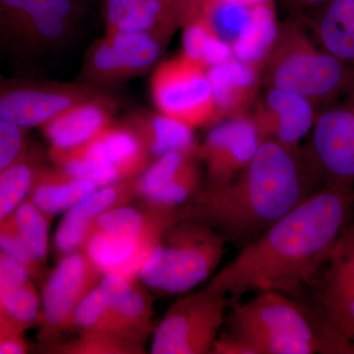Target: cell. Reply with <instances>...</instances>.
I'll list each match as a JSON object with an SVG mask.
<instances>
[{"label":"cell","instance_id":"25","mask_svg":"<svg viewBox=\"0 0 354 354\" xmlns=\"http://www.w3.org/2000/svg\"><path fill=\"white\" fill-rule=\"evenodd\" d=\"M97 188L95 184L72 176L59 167L44 165L37 176L29 199L53 218L69 211Z\"/></svg>","mask_w":354,"mask_h":354},{"label":"cell","instance_id":"22","mask_svg":"<svg viewBox=\"0 0 354 354\" xmlns=\"http://www.w3.org/2000/svg\"><path fill=\"white\" fill-rule=\"evenodd\" d=\"M122 122L136 133L152 160L171 152H196L194 129L160 111L134 109Z\"/></svg>","mask_w":354,"mask_h":354},{"label":"cell","instance_id":"44","mask_svg":"<svg viewBox=\"0 0 354 354\" xmlns=\"http://www.w3.org/2000/svg\"><path fill=\"white\" fill-rule=\"evenodd\" d=\"M267 1H269V0H209V1L207 2L206 6H205L204 9H203L202 14L203 12H204L205 9H206L207 7H208L209 6H211V4L234 3L251 7L254 6H257V4L263 3V2Z\"/></svg>","mask_w":354,"mask_h":354},{"label":"cell","instance_id":"40","mask_svg":"<svg viewBox=\"0 0 354 354\" xmlns=\"http://www.w3.org/2000/svg\"><path fill=\"white\" fill-rule=\"evenodd\" d=\"M208 1L209 0H181L176 10L177 27H185L186 25L198 19Z\"/></svg>","mask_w":354,"mask_h":354},{"label":"cell","instance_id":"21","mask_svg":"<svg viewBox=\"0 0 354 354\" xmlns=\"http://www.w3.org/2000/svg\"><path fill=\"white\" fill-rule=\"evenodd\" d=\"M158 241L93 228L92 234L81 251L97 266L102 274H120L136 279L142 266Z\"/></svg>","mask_w":354,"mask_h":354},{"label":"cell","instance_id":"32","mask_svg":"<svg viewBox=\"0 0 354 354\" xmlns=\"http://www.w3.org/2000/svg\"><path fill=\"white\" fill-rule=\"evenodd\" d=\"M0 307L21 330L41 321V299L32 281L0 295Z\"/></svg>","mask_w":354,"mask_h":354},{"label":"cell","instance_id":"17","mask_svg":"<svg viewBox=\"0 0 354 354\" xmlns=\"http://www.w3.org/2000/svg\"><path fill=\"white\" fill-rule=\"evenodd\" d=\"M59 153L69 160L116 172L121 180L136 178L153 160L136 133L124 122H113L84 145Z\"/></svg>","mask_w":354,"mask_h":354},{"label":"cell","instance_id":"37","mask_svg":"<svg viewBox=\"0 0 354 354\" xmlns=\"http://www.w3.org/2000/svg\"><path fill=\"white\" fill-rule=\"evenodd\" d=\"M28 129L0 118V172L18 160L29 148Z\"/></svg>","mask_w":354,"mask_h":354},{"label":"cell","instance_id":"12","mask_svg":"<svg viewBox=\"0 0 354 354\" xmlns=\"http://www.w3.org/2000/svg\"><path fill=\"white\" fill-rule=\"evenodd\" d=\"M102 272L82 251L67 254L46 279L41 295V341L74 327V314L91 290L99 285ZM48 344V346H50Z\"/></svg>","mask_w":354,"mask_h":354},{"label":"cell","instance_id":"43","mask_svg":"<svg viewBox=\"0 0 354 354\" xmlns=\"http://www.w3.org/2000/svg\"><path fill=\"white\" fill-rule=\"evenodd\" d=\"M327 1L328 0H281V3L290 11V13H304V10L312 11Z\"/></svg>","mask_w":354,"mask_h":354},{"label":"cell","instance_id":"27","mask_svg":"<svg viewBox=\"0 0 354 354\" xmlns=\"http://www.w3.org/2000/svg\"><path fill=\"white\" fill-rule=\"evenodd\" d=\"M44 165L41 153L29 146L16 162L0 172V225L29 198Z\"/></svg>","mask_w":354,"mask_h":354},{"label":"cell","instance_id":"14","mask_svg":"<svg viewBox=\"0 0 354 354\" xmlns=\"http://www.w3.org/2000/svg\"><path fill=\"white\" fill-rule=\"evenodd\" d=\"M196 152H171L153 158L135 178L142 201L167 209L185 206L203 187Z\"/></svg>","mask_w":354,"mask_h":354},{"label":"cell","instance_id":"10","mask_svg":"<svg viewBox=\"0 0 354 354\" xmlns=\"http://www.w3.org/2000/svg\"><path fill=\"white\" fill-rule=\"evenodd\" d=\"M169 39L158 29L106 32L86 51L77 81L104 91L142 75L158 64Z\"/></svg>","mask_w":354,"mask_h":354},{"label":"cell","instance_id":"4","mask_svg":"<svg viewBox=\"0 0 354 354\" xmlns=\"http://www.w3.org/2000/svg\"><path fill=\"white\" fill-rule=\"evenodd\" d=\"M260 81L262 87L295 93L323 109L353 85L354 72L318 44L306 14L295 12L279 23Z\"/></svg>","mask_w":354,"mask_h":354},{"label":"cell","instance_id":"24","mask_svg":"<svg viewBox=\"0 0 354 354\" xmlns=\"http://www.w3.org/2000/svg\"><path fill=\"white\" fill-rule=\"evenodd\" d=\"M179 218H183L180 209H160L143 202L141 207L128 204L102 214L95 218L94 228L114 234L160 241L165 230Z\"/></svg>","mask_w":354,"mask_h":354},{"label":"cell","instance_id":"33","mask_svg":"<svg viewBox=\"0 0 354 354\" xmlns=\"http://www.w3.org/2000/svg\"><path fill=\"white\" fill-rule=\"evenodd\" d=\"M73 326L80 332L104 333L120 337L108 299L99 285L79 305L74 314Z\"/></svg>","mask_w":354,"mask_h":354},{"label":"cell","instance_id":"36","mask_svg":"<svg viewBox=\"0 0 354 354\" xmlns=\"http://www.w3.org/2000/svg\"><path fill=\"white\" fill-rule=\"evenodd\" d=\"M216 36H218V32L208 16H201L183 27V51L181 53L205 66V53H206L212 39Z\"/></svg>","mask_w":354,"mask_h":354},{"label":"cell","instance_id":"28","mask_svg":"<svg viewBox=\"0 0 354 354\" xmlns=\"http://www.w3.org/2000/svg\"><path fill=\"white\" fill-rule=\"evenodd\" d=\"M106 32H143L157 29L162 0H104Z\"/></svg>","mask_w":354,"mask_h":354},{"label":"cell","instance_id":"1","mask_svg":"<svg viewBox=\"0 0 354 354\" xmlns=\"http://www.w3.org/2000/svg\"><path fill=\"white\" fill-rule=\"evenodd\" d=\"M353 209V188L316 191L242 247L207 286L232 301L263 291L300 298L329 260Z\"/></svg>","mask_w":354,"mask_h":354},{"label":"cell","instance_id":"16","mask_svg":"<svg viewBox=\"0 0 354 354\" xmlns=\"http://www.w3.org/2000/svg\"><path fill=\"white\" fill-rule=\"evenodd\" d=\"M316 106L306 97L276 88H265L249 113L262 141L297 150L311 132Z\"/></svg>","mask_w":354,"mask_h":354},{"label":"cell","instance_id":"20","mask_svg":"<svg viewBox=\"0 0 354 354\" xmlns=\"http://www.w3.org/2000/svg\"><path fill=\"white\" fill-rule=\"evenodd\" d=\"M207 73L223 120L249 115L259 99L260 70L234 57Z\"/></svg>","mask_w":354,"mask_h":354},{"label":"cell","instance_id":"8","mask_svg":"<svg viewBox=\"0 0 354 354\" xmlns=\"http://www.w3.org/2000/svg\"><path fill=\"white\" fill-rule=\"evenodd\" d=\"M207 70L181 53L158 64L150 81L156 109L193 129L223 121Z\"/></svg>","mask_w":354,"mask_h":354},{"label":"cell","instance_id":"30","mask_svg":"<svg viewBox=\"0 0 354 354\" xmlns=\"http://www.w3.org/2000/svg\"><path fill=\"white\" fill-rule=\"evenodd\" d=\"M46 351L62 354H140L143 344L118 335L97 332H81L76 339L50 344Z\"/></svg>","mask_w":354,"mask_h":354},{"label":"cell","instance_id":"26","mask_svg":"<svg viewBox=\"0 0 354 354\" xmlns=\"http://www.w3.org/2000/svg\"><path fill=\"white\" fill-rule=\"evenodd\" d=\"M278 31L274 0L254 6L245 26L232 44L234 57L261 71Z\"/></svg>","mask_w":354,"mask_h":354},{"label":"cell","instance_id":"45","mask_svg":"<svg viewBox=\"0 0 354 354\" xmlns=\"http://www.w3.org/2000/svg\"><path fill=\"white\" fill-rule=\"evenodd\" d=\"M353 191H354V188H353Z\"/></svg>","mask_w":354,"mask_h":354},{"label":"cell","instance_id":"31","mask_svg":"<svg viewBox=\"0 0 354 354\" xmlns=\"http://www.w3.org/2000/svg\"><path fill=\"white\" fill-rule=\"evenodd\" d=\"M139 199L135 178L97 188L66 213L95 221L102 214Z\"/></svg>","mask_w":354,"mask_h":354},{"label":"cell","instance_id":"5","mask_svg":"<svg viewBox=\"0 0 354 354\" xmlns=\"http://www.w3.org/2000/svg\"><path fill=\"white\" fill-rule=\"evenodd\" d=\"M87 0H0V55L20 68L59 57L78 41Z\"/></svg>","mask_w":354,"mask_h":354},{"label":"cell","instance_id":"29","mask_svg":"<svg viewBox=\"0 0 354 354\" xmlns=\"http://www.w3.org/2000/svg\"><path fill=\"white\" fill-rule=\"evenodd\" d=\"M11 218L32 258L44 267L48 252L50 216L28 198L16 209Z\"/></svg>","mask_w":354,"mask_h":354},{"label":"cell","instance_id":"39","mask_svg":"<svg viewBox=\"0 0 354 354\" xmlns=\"http://www.w3.org/2000/svg\"><path fill=\"white\" fill-rule=\"evenodd\" d=\"M213 354H252L245 342L230 330L218 335L214 342Z\"/></svg>","mask_w":354,"mask_h":354},{"label":"cell","instance_id":"2","mask_svg":"<svg viewBox=\"0 0 354 354\" xmlns=\"http://www.w3.org/2000/svg\"><path fill=\"white\" fill-rule=\"evenodd\" d=\"M299 148L261 142L241 174L218 185L204 184L181 208L183 218L208 223L241 249L320 190Z\"/></svg>","mask_w":354,"mask_h":354},{"label":"cell","instance_id":"34","mask_svg":"<svg viewBox=\"0 0 354 354\" xmlns=\"http://www.w3.org/2000/svg\"><path fill=\"white\" fill-rule=\"evenodd\" d=\"M94 228V221L65 214L55 235V249L60 255L82 250Z\"/></svg>","mask_w":354,"mask_h":354},{"label":"cell","instance_id":"15","mask_svg":"<svg viewBox=\"0 0 354 354\" xmlns=\"http://www.w3.org/2000/svg\"><path fill=\"white\" fill-rule=\"evenodd\" d=\"M313 286L317 302L354 348V225L342 228Z\"/></svg>","mask_w":354,"mask_h":354},{"label":"cell","instance_id":"41","mask_svg":"<svg viewBox=\"0 0 354 354\" xmlns=\"http://www.w3.org/2000/svg\"><path fill=\"white\" fill-rule=\"evenodd\" d=\"M181 0H162V15H160L158 30L165 36L171 38L174 32L178 29L176 24V10Z\"/></svg>","mask_w":354,"mask_h":354},{"label":"cell","instance_id":"18","mask_svg":"<svg viewBox=\"0 0 354 354\" xmlns=\"http://www.w3.org/2000/svg\"><path fill=\"white\" fill-rule=\"evenodd\" d=\"M116 104L104 93L65 109L41 127L50 150H71L94 139L115 122Z\"/></svg>","mask_w":354,"mask_h":354},{"label":"cell","instance_id":"6","mask_svg":"<svg viewBox=\"0 0 354 354\" xmlns=\"http://www.w3.org/2000/svg\"><path fill=\"white\" fill-rule=\"evenodd\" d=\"M227 243L208 223L179 218L165 230L138 279L162 295H185L211 277Z\"/></svg>","mask_w":354,"mask_h":354},{"label":"cell","instance_id":"23","mask_svg":"<svg viewBox=\"0 0 354 354\" xmlns=\"http://www.w3.org/2000/svg\"><path fill=\"white\" fill-rule=\"evenodd\" d=\"M306 17L318 44L354 72V0H328Z\"/></svg>","mask_w":354,"mask_h":354},{"label":"cell","instance_id":"19","mask_svg":"<svg viewBox=\"0 0 354 354\" xmlns=\"http://www.w3.org/2000/svg\"><path fill=\"white\" fill-rule=\"evenodd\" d=\"M99 286L108 299L118 334L144 346L156 329L150 293L136 279L120 274H104Z\"/></svg>","mask_w":354,"mask_h":354},{"label":"cell","instance_id":"7","mask_svg":"<svg viewBox=\"0 0 354 354\" xmlns=\"http://www.w3.org/2000/svg\"><path fill=\"white\" fill-rule=\"evenodd\" d=\"M310 133L299 149L319 188H354V84L317 113Z\"/></svg>","mask_w":354,"mask_h":354},{"label":"cell","instance_id":"42","mask_svg":"<svg viewBox=\"0 0 354 354\" xmlns=\"http://www.w3.org/2000/svg\"><path fill=\"white\" fill-rule=\"evenodd\" d=\"M29 349L23 334L0 335V354H24Z\"/></svg>","mask_w":354,"mask_h":354},{"label":"cell","instance_id":"38","mask_svg":"<svg viewBox=\"0 0 354 354\" xmlns=\"http://www.w3.org/2000/svg\"><path fill=\"white\" fill-rule=\"evenodd\" d=\"M32 279L31 274L22 265L0 251V295Z\"/></svg>","mask_w":354,"mask_h":354},{"label":"cell","instance_id":"13","mask_svg":"<svg viewBox=\"0 0 354 354\" xmlns=\"http://www.w3.org/2000/svg\"><path fill=\"white\" fill-rule=\"evenodd\" d=\"M262 140L247 116L227 118L211 127L196 155L206 171V185H218L234 178L252 160Z\"/></svg>","mask_w":354,"mask_h":354},{"label":"cell","instance_id":"3","mask_svg":"<svg viewBox=\"0 0 354 354\" xmlns=\"http://www.w3.org/2000/svg\"><path fill=\"white\" fill-rule=\"evenodd\" d=\"M227 330L252 354L354 353L353 344L320 304H306L278 291L232 301Z\"/></svg>","mask_w":354,"mask_h":354},{"label":"cell","instance_id":"11","mask_svg":"<svg viewBox=\"0 0 354 354\" xmlns=\"http://www.w3.org/2000/svg\"><path fill=\"white\" fill-rule=\"evenodd\" d=\"M106 93L81 82H55L32 77L0 76V118L29 130L48 123L65 109Z\"/></svg>","mask_w":354,"mask_h":354},{"label":"cell","instance_id":"9","mask_svg":"<svg viewBox=\"0 0 354 354\" xmlns=\"http://www.w3.org/2000/svg\"><path fill=\"white\" fill-rule=\"evenodd\" d=\"M227 305V297L208 286L185 293L169 307L153 330L151 353H211L225 322Z\"/></svg>","mask_w":354,"mask_h":354},{"label":"cell","instance_id":"35","mask_svg":"<svg viewBox=\"0 0 354 354\" xmlns=\"http://www.w3.org/2000/svg\"><path fill=\"white\" fill-rule=\"evenodd\" d=\"M0 251L22 265L32 279H39L43 277V266L32 258L21 239L11 216L0 225Z\"/></svg>","mask_w":354,"mask_h":354}]
</instances>
